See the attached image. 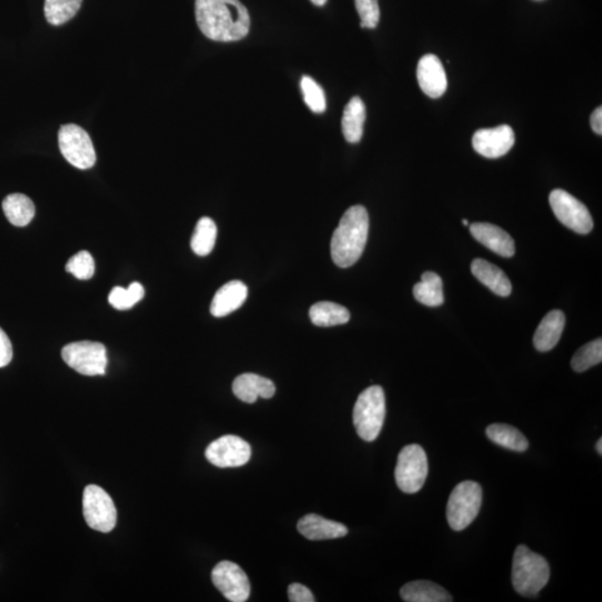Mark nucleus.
I'll list each match as a JSON object with an SVG mask.
<instances>
[{"label": "nucleus", "instance_id": "393cba45", "mask_svg": "<svg viewBox=\"0 0 602 602\" xmlns=\"http://www.w3.org/2000/svg\"><path fill=\"white\" fill-rule=\"evenodd\" d=\"M415 300L429 307L441 306L444 302L443 281L435 272L426 271L422 275V281L414 286Z\"/></svg>", "mask_w": 602, "mask_h": 602}, {"label": "nucleus", "instance_id": "dca6fc26", "mask_svg": "<svg viewBox=\"0 0 602 602\" xmlns=\"http://www.w3.org/2000/svg\"><path fill=\"white\" fill-rule=\"evenodd\" d=\"M297 527L301 536L311 541L342 538L348 534L346 525L317 515L301 517Z\"/></svg>", "mask_w": 602, "mask_h": 602}, {"label": "nucleus", "instance_id": "412c9836", "mask_svg": "<svg viewBox=\"0 0 602 602\" xmlns=\"http://www.w3.org/2000/svg\"><path fill=\"white\" fill-rule=\"evenodd\" d=\"M402 599L406 602H451L452 596L434 582L417 580L409 582L401 589Z\"/></svg>", "mask_w": 602, "mask_h": 602}, {"label": "nucleus", "instance_id": "c756f323", "mask_svg": "<svg viewBox=\"0 0 602 602\" xmlns=\"http://www.w3.org/2000/svg\"><path fill=\"white\" fill-rule=\"evenodd\" d=\"M144 295H146V291H144L141 283L133 282L128 290L123 287L113 288L111 293H109L108 301L116 310L127 311L141 301Z\"/></svg>", "mask_w": 602, "mask_h": 602}, {"label": "nucleus", "instance_id": "5701e85b", "mask_svg": "<svg viewBox=\"0 0 602 602\" xmlns=\"http://www.w3.org/2000/svg\"><path fill=\"white\" fill-rule=\"evenodd\" d=\"M3 210L8 221L15 227H26L35 216L33 201L22 193L9 194L5 198Z\"/></svg>", "mask_w": 602, "mask_h": 602}, {"label": "nucleus", "instance_id": "f3484780", "mask_svg": "<svg viewBox=\"0 0 602 602\" xmlns=\"http://www.w3.org/2000/svg\"><path fill=\"white\" fill-rule=\"evenodd\" d=\"M233 394L239 400L252 404L259 397L270 400L276 393V386L270 378L251 374L239 375L232 384Z\"/></svg>", "mask_w": 602, "mask_h": 602}, {"label": "nucleus", "instance_id": "a211bd4d", "mask_svg": "<svg viewBox=\"0 0 602 602\" xmlns=\"http://www.w3.org/2000/svg\"><path fill=\"white\" fill-rule=\"evenodd\" d=\"M248 287L242 281H232L222 286L213 297L210 311L217 318L226 317L245 303Z\"/></svg>", "mask_w": 602, "mask_h": 602}, {"label": "nucleus", "instance_id": "f704fd0d", "mask_svg": "<svg viewBox=\"0 0 602 602\" xmlns=\"http://www.w3.org/2000/svg\"><path fill=\"white\" fill-rule=\"evenodd\" d=\"M13 360V345L7 333L0 328V368L7 366Z\"/></svg>", "mask_w": 602, "mask_h": 602}, {"label": "nucleus", "instance_id": "b1692460", "mask_svg": "<svg viewBox=\"0 0 602 602\" xmlns=\"http://www.w3.org/2000/svg\"><path fill=\"white\" fill-rule=\"evenodd\" d=\"M310 317L313 325L332 327L344 325L350 321L351 313L347 308L332 301H320L311 306Z\"/></svg>", "mask_w": 602, "mask_h": 602}, {"label": "nucleus", "instance_id": "e433bc0d", "mask_svg": "<svg viewBox=\"0 0 602 602\" xmlns=\"http://www.w3.org/2000/svg\"><path fill=\"white\" fill-rule=\"evenodd\" d=\"M312 4H315L316 6H323L327 3V0H311Z\"/></svg>", "mask_w": 602, "mask_h": 602}, {"label": "nucleus", "instance_id": "ddd939ff", "mask_svg": "<svg viewBox=\"0 0 602 602\" xmlns=\"http://www.w3.org/2000/svg\"><path fill=\"white\" fill-rule=\"evenodd\" d=\"M515 136L509 126L495 128H481L472 138V146L480 156L487 158H499L514 148Z\"/></svg>", "mask_w": 602, "mask_h": 602}, {"label": "nucleus", "instance_id": "2eb2a0df", "mask_svg": "<svg viewBox=\"0 0 602 602\" xmlns=\"http://www.w3.org/2000/svg\"><path fill=\"white\" fill-rule=\"evenodd\" d=\"M471 235L491 251L501 257L511 258L515 255L514 239L500 227L491 223L476 222L470 226Z\"/></svg>", "mask_w": 602, "mask_h": 602}, {"label": "nucleus", "instance_id": "6e6552de", "mask_svg": "<svg viewBox=\"0 0 602 602\" xmlns=\"http://www.w3.org/2000/svg\"><path fill=\"white\" fill-rule=\"evenodd\" d=\"M62 357L66 364L79 374L97 376L106 374L107 348L101 342H77L65 346Z\"/></svg>", "mask_w": 602, "mask_h": 602}, {"label": "nucleus", "instance_id": "423d86ee", "mask_svg": "<svg viewBox=\"0 0 602 602\" xmlns=\"http://www.w3.org/2000/svg\"><path fill=\"white\" fill-rule=\"evenodd\" d=\"M429 474V462L423 447L406 445L398 455L395 469L397 486L405 494H416L424 485Z\"/></svg>", "mask_w": 602, "mask_h": 602}, {"label": "nucleus", "instance_id": "c9c22d12", "mask_svg": "<svg viewBox=\"0 0 602 602\" xmlns=\"http://www.w3.org/2000/svg\"><path fill=\"white\" fill-rule=\"evenodd\" d=\"M590 123H591V128L594 129V132L597 134H599L601 136L602 134V107H597L594 111V113L591 114L590 117Z\"/></svg>", "mask_w": 602, "mask_h": 602}, {"label": "nucleus", "instance_id": "20e7f679", "mask_svg": "<svg viewBox=\"0 0 602 602\" xmlns=\"http://www.w3.org/2000/svg\"><path fill=\"white\" fill-rule=\"evenodd\" d=\"M386 402L381 386H371L358 396L352 413L357 434L366 442L375 441L384 425Z\"/></svg>", "mask_w": 602, "mask_h": 602}, {"label": "nucleus", "instance_id": "39448f33", "mask_svg": "<svg viewBox=\"0 0 602 602\" xmlns=\"http://www.w3.org/2000/svg\"><path fill=\"white\" fill-rule=\"evenodd\" d=\"M484 492L474 481H463L454 487L446 506V517L453 530L466 529L479 515Z\"/></svg>", "mask_w": 602, "mask_h": 602}, {"label": "nucleus", "instance_id": "1a4fd4ad", "mask_svg": "<svg viewBox=\"0 0 602 602\" xmlns=\"http://www.w3.org/2000/svg\"><path fill=\"white\" fill-rule=\"evenodd\" d=\"M83 515L93 530L108 534L117 525V507L112 497L97 485H87L83 495Z\"/></svg>", "mask_w": 602, "mask_h": 602}, {"label": "nucleus", "instance_id": "aec40b11", "mask_svg": "<svg viewBox=\"0 0 602 602\" xmlns=\"http://www.w3.org/2000/svg\"><path fill=\"white\" fill-rule=\"evenodd\" d=\"M566 323L565 313L552 311L541 321L534 337V344L539 352H549L555 348L564 332Z\"/></svg>", "mask_w": 602, "mask_h": 602}, {"label": "nucleus", "instance_id": "58836bf2", "mask_svg": "<svg viewBox=\"0 0 602 602\" xmlns=\"http://www.w3.org/2000/svg\"><path fill=\"white\" fill-rule=\"evenodd\" d=\"M462 223L464 226H469V221H467L466 219H464V220H462Z\"/></svg>", "mask_w": 602, "mask_h": 602}, {"label": "nucleus", "instance_id": "f03ea898", "mask_svg": "<svg viewBox=\"0 0 602 602\" xmlns=\"http://www.w3.org/2000/svg\"><path fill=\"white\" fill-rule=\"evenodd\" d=\"M370 230V217L362 206L348 209L333 232L331 252L332 261L341 268L355 265L364 252Z\"/></svg>", "mask_w": 602, "mask_h": 602}, {"label": "nucleus", "instance_id": "473e14b6", "mask_svg": "<svg viewBox=\"0 0 602 602\" xmlns=\"http://www.w3.org/2000/svg\"><path fill=\"white\" fill-rule=\"evenodd\" d=\"M355 4L357 12L361 17V27L376 28L381 17L378 0H355Z\"/></svg>", "mask_w": 602, "mask_h": 602}, {"label": "nucleus", "instance_id": "f257e3e1", "mask_svg": "<svg viewBox=\"0 0 602 602\" xmlns=\"http://www.w3.org/2000/svg\"><path fill=\"white\" fill-rule=\"evenodd\" d=\"M196 18L203 35L215 42H237L250 29L248 9L239 0H196Z\"/></svg>", "mask_w": 602, "mask_h": 602}, {"label": "nucleus", "instance_id": "f8f14e48", "mask_svg": "<svg viewBox=\"0 0 602 602\" xmlns=\"http://www.w3.org/2000/svg\"><path fill=\"white\" fill-rule=\"evenodd\" d=\"M206 457L211 464L222 467H238L250 461L251 447L236 435L219 437L207 447Z\"/></svg>", "mask_w": 602, "mask_h": 602}, {"label": "nucleus", "instance_id": "4be33fe9", "mask_svg": "<svg viewBox=\"0 0 602 602\" xmlns=\"http://www.w3.org/2000/svg\"><path fill=\"white\" fill-rule=\"evenodd\" d=\"M366 107L361 97H355L348 102L342 114V128L347 142L358 143L364 133Z\"/></svg>", "mask_w": 602, "mask_h": 602}, {"label": "nucleus", "instance_id": "4c0bfd02", "mask_svg": "<svg viewBox=\"0 0 602 602\" xmlns=\"http://www.w3.org/2000/svg\"><path fill=\"white\" fill-rule=\"evenodd\" d=\"M596 449H597V451H598L599 454L601 455L602 454V439H600L598 441V443H597Z\"/></svg>", "mask_w": 602, "mask_h": 602}, {"label": "nucleus", "instance_id": "72a5a7b5", "mask_svg": "<svg viewBox=\"0 0 602 602\" xmlns=\"http://www.w3.org/2000/svg\"><path fill=\"white\" fill-rule=\"evenodd\" d=\"M288 597L291 602H313L312 592L301 584H291L288 588Z\"/></svg>", "mask_w": 602, "mask_h": 602}, {"label": "nucleus", "instance_id": "9d476101", "mask_svg": "<svg viewBox=\"0 0 602 602\" xmlns=\"http://www.w3.org/2000/svg\"><path fill=\"white\" fill-rule=\"evenodd\" d=\"M549 202L556 219L570 230L587 235L594 228L588 209L570 193L556 189L550 193Z\"/></svg>", "mask_w": 602, "mask_h": 602}, {"label": "nucleus", "instance_id": "9b49d317", "mask_svg": "<svg viewBox=\"0 0 602 602\" xmlns=\"http://www.w3.org/2000/svg\"><path fill=\"white\" fill-rule=\"evenodd\" d=\"M211 579L216 588L231 602H245L250 596L246 572L235 562L221 561L213 568Z\"/></svg>", "mask_w": 602, "mask_h": 602}, {"label": "nucleus", "instance_id": "6ab92c4d", "mask_svg": "<svg viewBox=\"0 0 602 602\" xmlns=\"http://www.w3.org/2000/svg\"><path fill=\"white\" fill-rule=\"evenodd\" d=\"M471 271L477 281L494 291L495 295L507 297L511 295L512 285L504 270L484 259H475L471 265Z\"/></svg>", "mask_w": 602, "mask_h": 602}, {"label": "nucleus", "instance_id": "7c9ffc66", "mask_svg": "<svg viewBox=\"0 0 602 602\" xmlns=\"http://www.w3.org/2000/svg\"><path fill=\"white\" fill-rule=\"evenodd\" d=\"M66 271L72 273L79 281H88L96 272V262L88 251H79L76 256L69 259Z\"/></svg>", "mask_w": 602, "mask_h": 602}, {"label": "nucleus", "instance_id": "7ed1b4c3", "mask_svg": "<svg viewBox=\"0 0 602 602\" xmlns=\"http://www.w3.org/2000/svg\"><path fill=\"white\" fill-rule=\"evenodd\" d=\"M549 578L548 561L525 546H517L512 565V584L517 594L535 597L545 588Z\"/></svg>", "mask_w": 602, "mask_h": 602}, {"label": "nucleus", "instance_id": "a878e982", "mask_svg": "<svg viewBox=\"0 0 602 602\" xmlns=\"http://www.w3.org/2000/svg\"><path fill=\"white\" fill-rule=\"evenodd\" d=\"M486 435L495 444L505 449L525 452L529 447V442L522 433L515 427L506 424H492L486 429Z\"/></svg>", "mask_w": 602, "mask_h": 602}, {"label": "nucleus", "instance_id": "0eeeda50", "mask_svg": "<svg viewBox=\"0 0 602 602\" xmlns=\"http://www.w3.org/2000/svg\"><path fill=\"white\" fill-rule=\"evenodd\" d=\"M58 146L63 157L79 170H87L97 162L91 138L77 124H66L59 128Z\"/></svg>", "mask_w": 602, "mask_h": 602}, {"label": "nucleus", "instance_id": "4468645a", "mask_svg": "<svg viewBox=\"0 0 602 602\" xmlns=\"http://www.w3.org/2000/svg\"><path fill=\"white\" fill-rule=\"evenodd\" d=\"M417 81L427 97L439 98L446 92L447 77L440 58L427 54L417 65Z\"/></svg>", "mask_w": 602, "mask_h": 602}, {"label": "nucleus", "instance_id": "ea45409f", "mask_svg": "<svg viewBox=\"0 0 602 602\" xmlns=\"http://www.w3.org/2000/svg\"><path fill=\"white\" fill-rule=\"evenodd\" d=\"M536 2H542V0H536Z\"/></svg>", "mask_w": 602, "mask_h": 602}, {"label": "nucleus", "instance_id": "bb28decb", "mask_svg": "<svg viewBox=\"0 0 602 602\" xmlns=\"http://www.w3.org/2000/svg\"><path fill=\"white\" fill-rule=\"evenodd\" d=\"M218 229L212 219L205 217L198 221L191 239V248L196 255L206 257L215 248Z\"/></svg>", "mask_w": 602, "mask_h": 602}, {"label": "nucleus", "instance_id": "cd10ccee", "mask_svg": "<svg viewBox=\"0 0 602 602\" xmlns=\"http://www.w3.org/2000/svg\"><path fill=\"white\" fill-rule=\"evenodd\" d=\"M82 3L83 0H45V17L49 24L59 26L76 16Z\"/></svg>", "mask_w": 602, "mask_h": 602}, {"label": "nucleus", "instance_id": "2f4dec72", "mask_svg": "<svg viewBox=\"0 0 602 602\" xmlns=\"http://www.w3.org/2000/svg\"><path fill=\"white\" fill-rule=\"evenodd\" d=\"M301 86L307 107L315 113L325 112L326 97L321 86L310 77H303Z\"/></svg>", "mask_w": 602, "mask_h": 602}, {"label": "nucleus", "instance_id": "c85d7f7f", "mask_svg": "<svg viewBox=\"0 0 602 602\" xmlns=\"http://www.w3.org/2000/svg\"><path fill=\"white\" fill-rule=\"evenodd\" d=\"M602 361V341H592L579 348L571 360V367L576 372H586L589 368L600 364Z\"/></svg>", "mask_w": 602, "mask_h": 602}]
</instances>
